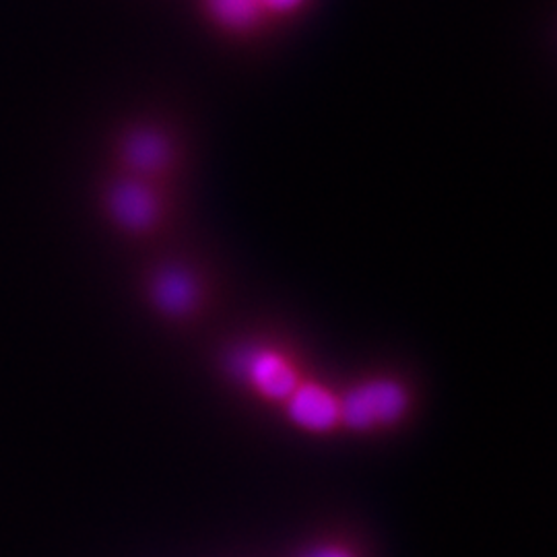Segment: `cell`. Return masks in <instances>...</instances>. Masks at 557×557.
<instances>
[{
  "mask_svg": "<svg viewBox=\"0 0 557 557\" xmlns=\"http://www.w3.org/2000/svg\"><path fill=\"white\" fill-rule=\"evenodd\" d=\"M312 0H260L267 17L271 21V25L277 23H287V21L296 20L301 15Z\"/></svg>",
  "mask_w": 557,
  "mask_h": 557,
  "instance_id": "obj_8",
  "label": "cell"
},
{
  "mask_svg": "<svg viewBox=\"0 0 557 557\" xmlns=\"http://www.w3.org/2000/svg\"><path fill=\"white\" fill-rule=\"evenodd\" d=\"M202 20L230 40H255L271 25L260 0H197Z\"/></svg>",
  "mask_w": 557,
  "mask_h": 557,
  "instance_id": "obj_6",
  "label": "cell"
},
{
  "mask_svg": "<svg viewBox=\"0 0 557 557\" xmlns=\"http://www.w3.org/2000/svg\"><path fill=\"white\" fill-rule=\"evenodd\" d=\"M114 172L170 184L178 176L182 151L168 128L153 122H139L122 128L114 140Z\"/></svg>",
  "mask_w": 557,
  "mask_h": 557,
  "instance_id": "obj_2",
  "label": "cell"
},
{
  "mask_svg": "<svg viewBox=\"0 0 557 557\" xmlns=\"http://www.w3.org/2000/svg\"><path fill=\"white\" fill-rule=\"evenodd\" d=\"M234 370L248 380L260 395L287 398L299 384L298 368L294 361L271 347H252L234 358Z\"/></svg>",
  "mask_w": 557,
  "mask_h": 557,
  "instance_id": "obj_5",
  "label": "cell"
},
{
  "mask_svg": "<svg viewBox=\"0 0 557 557\" xmlns=\"http://www.w3.org/2000/svg\"><path fill=\"white\" fill-rule=\"evenodd\" d=\"M304 557H354L349 552L341 549V547H319L308 552Z\"/></svg>",
  "mask_w": 557,
  "mask_h": 557,
  "instance_id": "obj_9",
  "label": "cell"
},
{
  "mask_svg": "<svg viewBox=\"0 0 557 557\" xmlns=\"http://www.w3.org/2000/svg\"><path fill=\"white\" fill-rule=\"evenodd\" d=\"M100 211L122 236L153 238L172 220V186L114 172L101 184Z\"/></svg>",
  "mask_w": 557,
  "mask_h": 557,
  "instance_id": "obj_1",
  "label": "cell"
},
{
  "mask_svg": "<svg viewBox=\"0 0 557 557\" xmlns=\"http://www.w3.org/2000/svg\"><path fill=\"white\" fill-rule=\"evenodd\" d=\"M143 294L163 319H193L211 294L207 277L186 262H165L147 273Z\"/></svg>",
  "mask_w": 557,
  "mask_h": 557,
  "instance_id": "obj_3",
  "label": "cell"
},
{
  "mask_svg": "<svg viewBox=\"0 0 557 557\" xmlns=\"http://www.w3.org/2000/svg\"><path fill=\"white\" fill-rule=\"evenodd\" d=\"M407 391L397 380L384 376L363 380L338 398V421L354 430H368L397 421L407 411Z\"/></svg>",
  "mask_w": 557,
  "mask_h": 557,
  "instance_id": "obj_4",
  "label": "cell"
},
{
  "mask_svg": "<svg viewBox=\"0 0 557 557\" xmlns=\"http://www.w3.org/2000/svg\"><path fill=\"white\" fill-rule=\"evenodd\" d=\"M287 413L299 428L324 432L338 421V398L317 382H299L287 397Z\"/></svg>",
  "mask_w": 557,
  "mask_h": 557,
  "instance_id": "obj_7",
  "label": "cell"
}]
</instances>
